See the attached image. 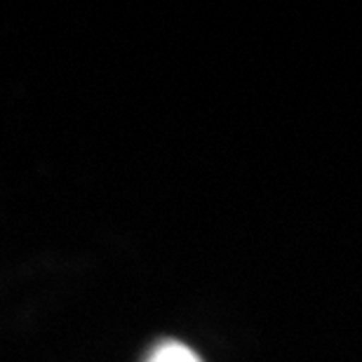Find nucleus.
<instances>
[{"label": "nucleus", "instance_id": "obj_1", "mask_svg": "<svg viewBox=\"0 0 362 362\" xmlns=\"http://www.w3.org/2000/svg\"><path fill=\"white\" fill-rule=\"evenodd\" d=\"M146 362H200V358L179 341H165L151 353Z\"/></svg>", "mask_w": 362, "mask_h": 362}]
</instances>
